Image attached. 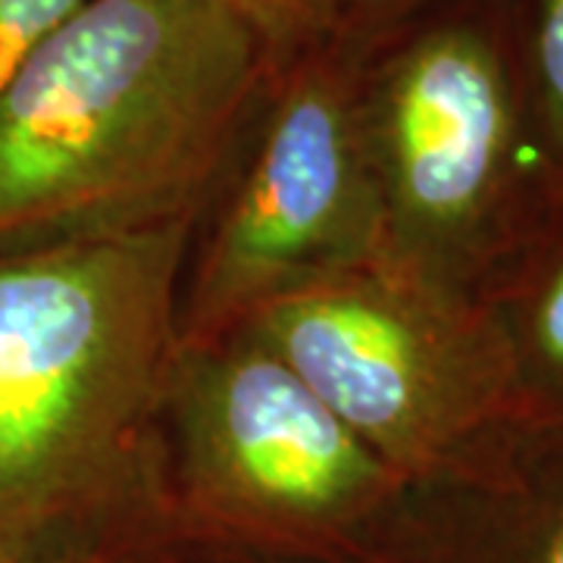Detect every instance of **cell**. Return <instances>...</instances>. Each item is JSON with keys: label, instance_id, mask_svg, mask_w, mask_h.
Segmentation results:
<instances>
[{"label": "cell", "instance_id": "277c9868", "mask_svg": "<svg viewBox=\"0 0 563 563\" xmlns=\"http://www.w3.org/2000/svg\"><path fill=\"white\" fill-rule=\"evenodd\" d=\"M388 244L485 301L563 207L526 117L520 73L476 20L426 29L388 63L363 117Z\"/></svg>", "mask_w": 563, "mask_h": 563}, {"label": "cell", "instance_id": "3957f363", "mask_svg": "<svg viewBox=\"0 0 563 563\" xmlns=\"http://www.w3.org/2000/svg\"><path fill=\"white\" fill-rule=\"evenodd\" d=\"M244 322L404 479L479 483L544 422L488 303L391 244Z\"/></svg>", "mask_w": 563, "mask_h": 563}, {"label": "cell", "instance_id": "9c48e42d", "mask_svg": "<svg viewBox=\"0 0 563 563\" xmlns=\"http://www.w3.org/2000/svg\"><path fill=\"white\" fill-rule=\"evenodd\" d=\"M517 73L532 139L563 191V0H532Z\"/></svg>", "mask_w": 563, "mask_h": 563}, {"label": "cell", "instance_id": "7a4b0ae2", "mask_svg": "<svg viewBox=\"0 0 563 563\" xmlns=\"http://www.w3.org/2000/svg\"><path fill=\"white\" fill-rule=\"evenodd\" d=\"M188 220L0 257V554L57 542L125 483L181 354Z\"/></svg>", "mask_w": 563, "mask_h": 563}, {"label": "cell", "instance_id": "7c38bea8", "mask_svg": "<svg viewBox=\"0 0 563 563\" xmlns=\"http://www.w3.org/2000/svg\"><path fill=\"white\" fill-rule=\"evenodd\" d=\"M0 563H66V561H41V558H13V554H0Z\"/></svg>", "mask_w": 563, "mask_h": 563}, {"label": "cell", "instance_id": "8992f818", "mask_svg": "<svg viewBox=\"0 0 563 563\" xmlns=\"http://www.w3.org/2000/svg\"><path fill=\"white\" fill-rule=\"evenodd\" d=\"M188 347L169 398L191 461L229 498L282 517H329L404 483L251 332L220 351Z\"/></svg>", "mask_w": 563, "mask_h": 563}, {"label": "cell", "instance_id": "52a82bcc", "mask_svg": "<svg viewBox=\"0 0 563 563\" xmlns=\"http://www.w3.org/2000/svg\"><path fill=\"white\" fill-rule=\"evenodd\" d=\"M488 510L461 563H563V422H542L470 483Z\"/></svg>", "mask_w": 563, "mask_h": 563}, {"label": "cell", "instance_id": "6da1fadb", "mask_svg": "<svg viewBox=\"0 0 563 563\" xmlns=\"http://www.w3.org/2000/svg\"><path fill=\"white\" fill-rule=\"evenodd\" d=\"M266 57L210 0H85L0 91V257L191 220Z\"/></svg>", "mask_w": 563, "mask_h": 563}, {"label": "cell", "instance_id": "8fae6325", "mask_svg": "<svg viewBox=\"0 0 563 563\" xmlns=\"http://www.w3.org/2000/svg\"><path fill=\"white\" fill-rule=\"evenodd\" d=\"M85 0H0V91Z\"/></svg>", "mask_w": 563, "mask_h": 563}, {"label": "cell", "instance_id": "5b68a950", "mask_svg": "<svg viewBox=\"0 0 563 563\" xmlns=\"http://www.w3.org/2000/svg\"><path fill=\"white\" fill-rule=\"evenodd\" d=\"M385 244L388 222L357 110L335 73L301 69L198 269L188 332L203 339L247 320Z\"/></svg>", "mask_w": 563, "mask_h": 563}, {"label": "cell", "instance_id": "ba28073f", "mask_svg": "<svg viewBox=\"0 0 563 563\" xmlns=\"http://www.w3.org/2000/svg\"><path fill=\"white\" fill-rule=\"evenodd\" d=\"M517 366L526 401L563 422V207L485 295Z\"/></svg>", "mask_w": 563, "mask_h": 563}, {"label": "cell", "instance_id": "30bf717a", "mask_svg": "<svg viewBox=\"0 0 563 563\" xmlns=\"http://www.w3.org/2000/svg\"><path fill=\"white\" fill-rule=\"evenodd\" d=\"M261 41L273 54L282 47H301L329 25L332 0H210Z\"/></svg>", "mask_w": 563, "mask_h": 563}]
</instances>
